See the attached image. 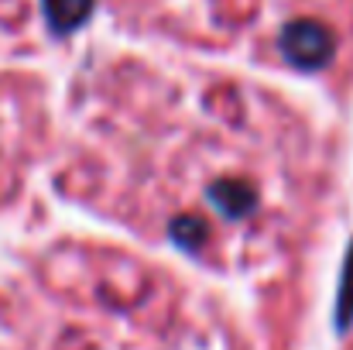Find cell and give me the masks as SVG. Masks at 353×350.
I'll list each match as a JSON object with an SVG mask.
<instances>
[{
  "label": "cell",
  "mask_w": 353,
  "mask_h": 350,
  "mask_svg": "<svg viewBox=\"0 0 353 350\" xmlns=\"http://www.w3.org/2000/svg\"><path fill=\"white\" fill-rule=\"evenodd\" d=\"M278 45H281V55H285L295 69H302V72L323 69V66L333 59V52H336L333 31H330L326 24L312 21V17H299V21L285 24Z\"/></svg>",
  "instance_id": "1"
},
{
  "label": "cell",
  "mask_w": 353,
  "mask_h": 350,
  "mask_svg": "<svg viewBox=\"0 0 353 350\" xmlns=\"http://www.w3.org/2000/svg\"><path fill=\"white\" fill-rule=\"evenodd\" d=\"M210 203L227 217V220H236V217H247L254 206H257V193L250 189V182H240V179H220L210 186Z\"/></svg>",
  "instance_id": "2"
},
{
  "label": "cell",
  "mask_w": 353,
  "mask_h": 350,
  "mask_svg": "<svg viewBox=\"0 0 353 350\" xmlns=\"http://www.w3.org/2000/svg\"><path fill=\"white\" fill-rule=\"evenodd\" d=\"M45 7V21L55 35H69L76 28H83L93 14V0H41Z\"/></svg>",
  "instance_id": "3"
},
{
  "label": "cell",
  "mask_w": 353,
  "mask_h": 350,
  "mask_svg": "<svg viewBox=\"0 0 353 350\" xmlns=\"http://www.w3.org/2000/svg\"><path fill=\"white\" fill-rule=\"evenodd\" d=\"M353 327V247L343 261V275H340V292H336V330L347 333Z\"/></svg>",
  "instance_id": "4"
},
{
  "label": "cell",
  "mask_w": 353,
  "mask_h": 350,
  "mask_svg": "<svg viewBox=\"0 0 353 350\" xmlns=\"http://www.w3.org/2000/svg\"><path fill=\"white\" fill-rule=\"evenodd\" d=\"M172 240L179 244V247H185V251H199V244L206 240V233L210 227L203 224V220H196V217H182V220H175L172 224Z\"/></svg>",
  "instance_id": "5"
}]
</instances>
